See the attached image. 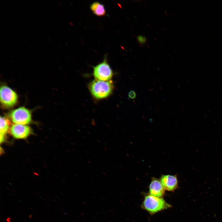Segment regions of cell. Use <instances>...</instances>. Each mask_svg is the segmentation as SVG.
Wrapping results in <instances>:
<instances>
[{
    "label": "cell",
    "mask_w": 222,
    "mask_h": 222,
    "mask_svg": "<svg viewBox=\"0 0 222 222\" xmlns=\"http://www.w3.org/2000/svg\"><path fill=\"white\" fill-rule=\"evenodd\" d=\"M137 39L139 43L141 45L145 44L147 41V39L146 37L140 35L137 36Z\"/></svg>",
    "instance_id": "obj_11"
},
{
    "label": "cell",
    "mask_w": 222,
    "mask_h": 222,
    "mask_svg": "<svg viewBox=\"0 0 222 222\" xmlns=\"http://www.w3.org/2000/svg\"><path fill=\"white\" fill-rule=\"evenodd\" d=\"M90 8L92 13L97 16L102 17L106 14L105 6L99 2L92 3L90 6Z\"/></svg>",
    "instance_id": "obj_9"
},
{
    "label": "cell",
    "mask_w": 222,
    "mask_h": 222,
    "mask_svg": "<svg viewBox=\"0 0 222 222\" xmlns=\"http://www.w3.org/2000/svg\"><path fill=\"white\" fill-rule=\"evenodd\" d=\"M10 121L4 117L1 116L0 118V134L5 135L10 127Z\"/></svg>",
    "instance_id": "obj_10"
},
{
    "label": "cell",
    "mask_w": 222,
    "mask_h": 222,
    "mask_svg": "<svg viewBox=\"0 0 222 222\" xmlns=\"http://www.w3.org/2000/svg\"><path fill=\"white\" fill-rule=\"evenodd\" d=\"M142 207L150 214H153L162 210L171 208L172 206L167 203L163 198L149 195L145 197Z\"/></svg>",
    "instance_id": "obj_2"
},
{
    "label": "cell",
    "mask_w": 222,
    "mask_h": 222,
    "mask_svg": "<svg viewBox=\"0 0 222 222\" xmlns=\"http://www.w3.org/2000/svg\"><path fill=\"white\" fill-rule=\"evenodd\" d=\"M165 190L160 181L155 177H152L149 186L150 195L161 198L164 195Z\"/></svg>",
    "instance_id": "obj_8"
},
{
    "label": "cell",
    "mask_w": 222,
    "mask_h": 222,
    "mask_svg": "<svg viewBox=\"0 0 222 222\" xmlns=\"http://www.w3.org/2000/svg\"><path fill=\"white\" fill-rule=\"evenodd\" d=\"M113 87L111 80L103 81L95 80L91 82L88 85L92 95L97 99H104L109 96L113 91Z\"/></svg>",
    "instance_id": "obj_1"
},
{
    "label": "cell",
    "mask_w": 222,
    "mask_h": 222,
    "mask_svg": "<svg viewBox=\"0 0 222 222\" xmlns=\"http://www.w3.org/2000/svg\"><path fill=\"white\" fill-rule=\"evenodd\" d=\"M128 97L131 99H135L136 97V94L134 90H131L129 92Z\"/></svg>",
    "instance_id": "obj_12"
},
{
    "label": "cell",
    "mask_w": 222,
    "mask_h": 222,
    "mask_svg": "<svg viewBox=\"0 0 222 222\" xmlns=\"http://www.w3.org/2000/svg\"><path fill=\"white\" fill-rule=\"evenodd\" d=\"M107 56L103 61L93 67V74L96 80L107 81L110 80L113 76V72L108 63Z\"/></svg>",
    "instance_id": "obj_3"
},
{
    "label": "cell",
    "mask_w": 222,
    "mask_h": 222,
    "mask_svg": "<svg viewBox=\"0 0 222 222\" xmlns=\"http://www.w3.org/2000/svg\"><path fill=\"white\" fill-rule=\"evenodd\" d=\"M11 121L15 124L27 125L32 121L30 110L24 107H20L12 110L9 114Z\"/></svg>",
    "instance_id": "obj_4"
},
{
    "label": "cell",
    "mask_w": 222,
    "mask_h": 222,
    "mask_svg": "<svg viewBox=\"0 0 222 222\" xmlns=\"http://www.w3.org/2000/svg\"><path fill=\"white\" fill-rule=\"evenodd\" d=\"M9 131L11 135L17 139H25L32 133L31 129L29 125L15 124L10 126Z\"/></svg>",
    "instance_id": "obj_6"
},
{
    "label": "cell",
    "mask_w": 222,
    "mask_h": 222,
    "mask_svg": "<svg viewBox=\"0 0 222 222\" xmlns=\"http://www.w3.org/2000/svg\"><path fill=\"white\" fill-rule=\"evenodd\" d=\"M159 180L165 190L173 191L178 187V181L175 175H162Z\"/></svg>",
    "instance_id": "obj_7"
},
{
    "label": "cell",
    "mask_w": 222,
    "mask_h": 222,
    "mask_svg": "<svg viewBox=\"0 0 222 222\" xmlns=\"http://www.w3.org/2000/svg\"><path fill=\"white\" fill-rule=\"evenodd\" d=\"M18 100V96L13 89L6 85L1 87L0 101L3 107L11 108L15 105Z\"/></svg>",
    "instance_id": "obj_5"
},
{
    "label": "cell",
    "mask_w": 222,
    "mask_h": 222,
    "mask_svg": "<svg viewBox=\"0 0 222 222\" xmlns=\"http://www.w3.org/2000/svg\"><path fill=\"white\" fill-rule=\"evenodd\" d=\"M5 135L0 134V143H2L4 142L5 140Z\"/></svg>",
    "instance_id": "obj_13"
}]
</instances>
